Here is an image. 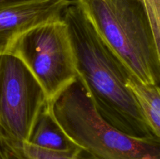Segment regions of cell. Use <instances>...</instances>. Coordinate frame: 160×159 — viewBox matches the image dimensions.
<instances>
[{"instance_id":"6da1fadb","label":"cell","mask_w":160,"mask_h":159,"mask_svg":"<svg viewBox=\"0 0 160 159\" xmlns=\"http://www.w3.org/2000/svg\"><path fill=\"white\" fill-rule=\"evenodd\" d=\"M62 19L68 28L77 78L98 115L130 136L157 138L127 86L131 73L100 37L74 0L65 9Z\"/></svg>"},{"instance_id":"7a4b0ae2","label":"cell","mask_w":160,"mask_h":159,"mask_svg":"<svg viewBox=\"0 0 160 159\" xmlns=\"http://www.w3.org/2000/svg\"><path fill=\"white\" fill-rule=\"evenodd\" d=\"M94 29L129 71L160 84V42L141 0H74Z\"/></svg>"},{"instance_id":"3957f363","label":"cell","mask_w":160,"mask_h":159,"mask_svg":"<svg viewBox=\"0 0 160 159\" xmlns=\"http://www.w3.org/2000/svg\"><path fill=\"white\" fill-rule=\"evenodd\" d=\"M51 106L68 137L95 158L160 159V139L132 137L106 123L78 79Z\"/></svg>"},{"instance_id":"277c9868","label":"cell","mask_w":160,"mask_h":159,"mask_svg":"<svg viewBox=\"0 0 160 159\" xmlns=\"http://www.w3.org/2000/svg\"><path fill=\"white\" fill-rule=\"evenodd\" d=\"M7 53L28 67L43 88L49 104L78 79L68 28L62 17L23 33Z\"/></svg>"},{"instance_id":"5b68a950","label":"cell","mask_w":160,"mask_h":159,"mask_svg":"<svg viewBox=\"0 0 160 159\" xmlns=\"http://www.w3.org/2000/svg\"><path fill=\"white\" fill-rule=\"evenodd\" d=\"M47 103L24 63L9 53L0 56V147L20 152Z\"/></svg>"},{"instance_id":"8992f818","label":"cell","mask_w":160,"mask_h":159,"mask_svg":"<svg viewBox=\"0 0 160 159\" xmlns=\"http://www.w3.org/2000/svg\"><path fill=\"white\" fill-rule=\"evenodd\" d=\"M71 0H23L0 6V56L31 28L62 18Z\"/></svg>"},{"instance_id":"52a82bcc","label":"cell","mask_w":160,"mask_h":159,"mask_svg":"<svg viewBox=\"0 0 160 159\" xmlns=\"http://www.w3.org/2000/svg\"><path fill=\"white\" fill-rule=\"evenodd\" d=\"M28 143L44 149L58 151H68L80 147L59 124L49 103L45 104L39 114Z\"/></svg>"},{"instance_id":"ba28073f","label":"cell","mask_w":160,"mask_h":159,"mask_svg":"<svg viewBox=\"0 0 160 159\" xmlns=\"http://www.w3.org/2000/svg\"><path fill=\"white\" fill-rule=\"evenodd\" d=\"M127 86L134 96L148 127L157 138H160V87L145 84L131 73Z\"/></svg>"},{"instance_id":"9c48e42d","label":"cell","mask_w":160,"mask_h":159,"mask_svg":"<svg viewBox=\"0 0 160 159\" xmlns=\"http://www.w3.org/2000/svg\"><path fill=\"white\" fill-rule=\"evenodd\" d=\"M82 148L68 151H58L44 149L39 147L34 146L29 143H25L20 152H16L21 154L25 159H78Z\"/></svg>"},{"instance_id":"30bf717a","label":"cell","mask_w":160,"mask_h":159,"mask_svg":"<svg viewBox=\"0 0 160 159\" xmlns=\"http://www.w3.org/2000/svg\"><path fill=\"white\" fill-rule=\"evenodd\" d=\"M149 18L156 40L160 42V0H141Z\"/></svg>"},{"instance_id":"8fae6325","label":"cell","mask_w":160,"mask_h":159,"mask_svg":"<svg viewBox=\"0 0 160 159\" xmlns=\"http://www.w3.org/2000/svg\"><path fill=\"white\" fill-rule=\"evenodd\" d=\"M0 157L1 159H25L21 154L16 153L14 151H10L6 148L0 147ZM78 159H97L94 156L89 154L88 151L81 150Z\"/></svg>"},{"instance_id":"7c38bea8","label":"cell","mask_w":160,"mask_h":159,"mask_svg":"<svg viewBox=\"0 0 160 159\" xmlns=\"http://www.w3.org/2000/svg\"><path fill=\"white\" fill-rule=\"evenodd\" d=\"M19 1H23V0H0V6H1V5L7 4V3L16 2H19Z\"/></svg>"},{"instance_id":"4fadbf2b","label":"cell","mask_w":160,"mask_h":159,"mask_svg":"<svg viewBox=\"0 0 160 159\" xmlns=\"http://www.w3.org/2000/svg\"><path fill=\"white\" fill-rule=\"evenodd\" d=\"M0 159H1V157H0Z\"/></svg>"}]
</instances>
